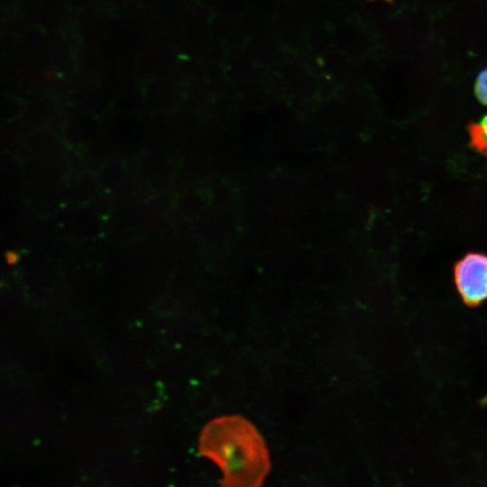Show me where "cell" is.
<instances>
[{
	"label": "cell",
	"mask_w": 487,
	"mask_h": 487,
	"mask_svg": "<svg viewBox=\"0 0 487 487\" xmlns=\"http://www.w3.org/2000/svg\"><path fill=\"white\" fill-rule=\"evenodd\" d=\"M5 258L8 264H15L19 261V255L14 251H6Z\"/></svg>",
	"instance_id": "obj_5"
},
{
	"label": "cell",
	"mask_w": 487,
	"mask_h": 487,
	"mask_svg": "<svg viewBox=\"0 0 487 487\" xmlns=\"http://www.w3.org/2000/svg\"><path fill=\"white\" fill-rule=\"evenodd\" d=\"M369 1H372V0H369ZM384 1H386V2H391V1H393V0H384Z\"/></svg>",
	"instance_id": "obj_6"
},
{
	"label": "cell",
	"mask_w": 487,
	"mask_h": 487,
	"mask_svg": "<svg viewBox=\"0 0 487 487\" xmlns=\"http://www.w3.org/2000/svg\"><path fill=\"white\" fill-rule=\"evenodd\" d=\"M198 451L221 470L224 487H259L271 471L270 454L257 427L240 415L210 420L198 438Z\"/></svg>",
	"instance_id": "obj_1"
},
{
	"label": "cell",
	"mask_w": 487,
	"mask_h": 487,
	"mask_svg": "<svg viewBox=\"0 0 487 487\" xmlns=\"http://www.w3.org/2000/svg\"><path fill=\"white\" fill-rule=\"evenodd\" d=\"M471 143L487 157V115L479 124L469 125Z\"/></svg>",
	"instance_id": "obj_3"
},
{
	"label": "cell",
	"mask_w": 487,
	"mask_h": 487,
	"mask_svg": "<svg viewBox=\"0 0 487 487\" xmlns=\"http://www.w3.org/2000/svg\"><path fill=\"white\" fill-rule=\"evenodd\" d=\"M474 93L482 105H487V67L479 73L476 78Z\"/></svg>",
	"instance_id": "obj_4"
},
{
	"label": "cell",
	"mask_w": 487,
	"mask_h": 487,
	"mask_svg": "<svg viewBox=\"0 0 487 487\" xmlns=\"http://www.w3.org/2000/svg\"><path fill=\"white\" fill-rule=\"evenodd\" d=\"M455 283L464 303L477 307L487 299V255L470 253L454 268Z\"/></svg>",
	"instance_id": "obj_2"
}]
</instances>
